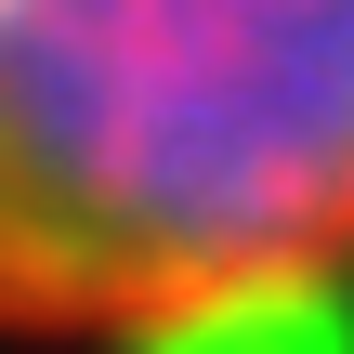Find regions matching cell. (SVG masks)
<instances>
[{
	"label": "cell",
	"instance_id": "6da1fadb",
	"mask_svg": "<svg viewBox=\"0 0 354 354\" xmlns=\"http://www.w3.org/2000/svg\"><path fill=\"white\" fill-rule=\"evenodd\" d=\"M354 276V0H0V328L171 342Z\"/></svg>",
	"mask_w": 354,
	"mask_h": 354
}]
</instances>
